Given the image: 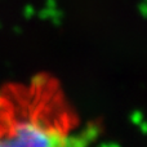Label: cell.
Here are the masks:
<instances>
[{
    "mask_svg": "<svg viewBox=\"0 0 147 147\" xmlns=\"http://www.w3.org/2000/svg\"><path fill=\"white\" fill-rule=\"evenodd\" d=\"M75 116L49 76L0 93V145H63Z\"/></svg>",
    "mask_w": 147,
    "mask_h": 147,
    "instance_id": "1",
    "label": "cell"
}]
</instances>
